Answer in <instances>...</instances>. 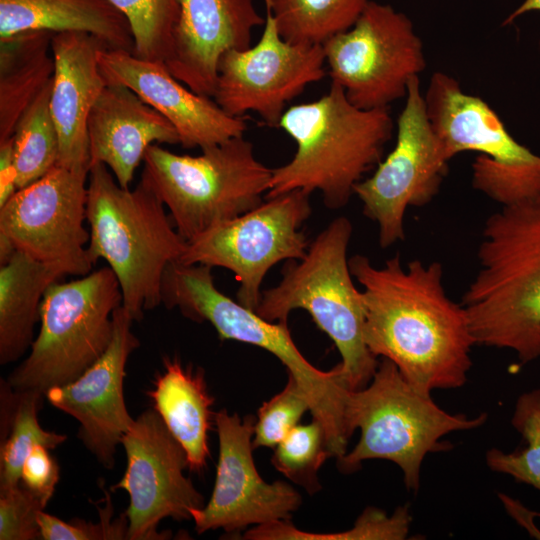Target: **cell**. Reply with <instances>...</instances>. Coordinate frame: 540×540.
I'll return each instance as SVG.
<instances>
[{
    "mask_svg": "<svg viewBox=\"0 0 540 540\" xmlns=\"http://www.w3.org/2000/svg\"><path fill=\"white\" fill-rule=\"evenodd\" d=\"M348 262L363 287L369 351L392 361L424 392L463 386L476 342L466 310L445 292L441 263L412 260L404 266L399 253L382 267L359 254Z\"/></svg>",
    "mask_w": 540,
    "mask_h": 540,
    "instance_id": "cell-1",
    "label": "cell"
},
{
    "mask_svg": "<svg viewBox=\"0 0 540 540\" xmlns=\"http://www.w3.org/2000/svg\"><path fill=\"white\" fill-rule=\"evenodd\" d=\"M462 298L476 344L540 358V194L488 217Z\"/></svg>",
    "mask_w": 540,
    "mask_h": 540,
    "instance_id": "cell-2",
    "label": "cell"
},
{
    "mask_svg": "<svg viewBox=\"0 0 540 540\" xmlns=\"http://www.w3.org/2000/svg\"><path fill=\"white\" fill-rule=\"evenodd\" d=\"M278 127L297 149L289 162L273 168L266 197L319 191L329 209L349 202L355 186L382 161L394 132L389 107L358 108L335 82L315 101L287 108Z\"/></svg>",
    "mask_w": 540,
    "mask_h": 540,
    "instance_id": "cell-3",
    "label": "cell"
},
{
    "mask_svg": "<svg viewBox=\"0 0 540 540\" xmlns=\"http://www.w3.org/2000/svg\"><path fill=\"white\" fill-rule=\"evenodd\" d=\"M86 219L90 261H107L120 284L122 307L133 321H140L145 310L162 303L165 269L180 260L187 241L145 183L123 188L103 163L89 169Z\"/></svg>",
    "mask_w": 540,
    "mask_h": 540,
    "instance_id": "cell-4",
    "label": "cell"
},
{
    "mask_svg": "<svg viewBox=\"0 0 540 540\" xmlns=\"http://www.w3.org/2000/svg\"><path fill=\"white\" fill-rule=\"evenodd\" d=\"M212 268L172 262L165 269L161 300L187 318L208 321L222 340L258 346L277 357L307 397L313 419L323 427L332 457L346 454L353 434L348 420L352 391L341 363L329 371L313 366L295 345L287 323L270 322L220 292Z\"/></svg>",
    "mask_w": 540,
    "mask_h": 540,
    "instance_id": "cell-5",
    "label": "cell"
},
{
    "mask_svg": "<svg viewBox=\"0 0 540 540\" xmlns=\"http://www.w3.org/2000/svg\"><path fill=\"white\" fill-rule=\"evenodd\" d=\"M352 230L346 217L331 221L303 258L286 261L281 281L262 291L255 312L270 322L287 323L293 310L307 311L337 347L350 387L359 390L371 381L378 362L364 340L363 295L347 259Z\"/></svg>",
    "mask_w": 540,
    "mask_h": 540,
    "instance_id": "cell-6",
    "label": "cell"
},
{
    "mask_svg": "<svg viewBox=\"0 0 540 540\" xmlns=\"http://www.w3.org/2000/svg\"><path fill=\"white\" fill-rule=\"evenodd\" d=\"M143 163L141 181L169 209L187 242L262 203L273 172L256 158L244 135L204 148L198 156L152 144Z\"/></svg>",
    "mask_w": 540,
    "mask_h": 540,
    "instance_id": "cell-7",
    "label": "cell"
},
{
    "mask_svg": "<svg viewBox=\"0 0 540 540\" xmlns=\"http://www.w3.org/2000/svg\"><path fill=\"white\" fill-rule=\"evenodd\" d=\"M348 420L361 436L352 451L338 459L340 470L353 472L368 459L389 460L401 468L406 487L416 491L425 456L448 449L441 438L481 426L487 414L469 418L444 411L431 393L414 387L392 361L383 358L371 383L352 391Z\"/></svg>",
    "mask_w": 540,
    "mask_h": 540,
    "instance_id": "cell-8",
    "label": "cell"
},
{
    "mask_svg": "<svg viewBox=\"0 0 540 540\" xmlns=\"http://www.w3.org/2000/svg\"><path fill=\"white\" fill-rule=\"evenodd\" d=\"M121 305L120 284L110 267L51 284L40 306L39 333L27 358L9 375V386L45 395L76 380L109 347L113 313Z\"/></svg>",
    "mask_w": 540,
    "mask_h": 540,
    "instance_id": "cell-9",
    "label": "cell"
},
{
    "mask_svg": "<svg viewBox=\"0 0 540 540\" xmlns=\"http://www.w3.org/2000/svg\"><path fill=\"white\" fill-rule=\"evenodd\" d=\"M310 195L293 190L267 198L188 241L178 262L230 270L240 282L238 302L255 311L266 273L306 254L309 244L301 226L311 215Z\"/></svg>",
    "mask_w": 540,
    "mask_h": 540,
    "instance_id": "cell-10",
    "label": "cell"
},
{
    "mask_svg": "<svg viewBox=\"0 0 540 540\" xmlns=\"http://www.w3.org/2000/svg\"><path fill=\"white\" fill-rule=\"evenodd\" d=\"M331 82L361 109L388 108L406 96L426 68L423 43L411 19L369 0L355 24L323 45Z\"/></svg>",
    "mask_w": 540,
    "mask_h": 540,
    "instance_id": "cell-11",
    "label": "cell"
},
{
    "mask_svg": "<svg viewBox=\"0 0 540 540\" xmlns=\"http://www.w3.org/2000/svg\"><path fill=\"white\" fill-rule=\"evenodd\" d=\"M405 98L393 149L374 173L354 188L364 215L378 225L382 248L405 238L406 210L432 201L450 161L428 120L419 76L410 80Z\"/></svg>",
    "mask_w": 540,
    "mask_h": 540,
    "instance_id": "cell-12",
    "label": "cell"
},
{
    "mask_svg": "<svg viewBox=\"0 0 540 540\" xmlns=\"http://www.w3.org/2000/svg\"><path fill=\"white\" fill-rule=\"evenodd\" d=\"M89 173L56 165L35 182L18 189L0 207V235L26 255L64 275L90 273L84 227Z\"/></svg>",
    "mask_w": 540,
    "mask_h": 540,
    "instance_id": "cell-13",
    "label": "cell"
},
{
    "mask_svg": "<svg viewBox=\"0 0 540 540\" xmlns=\"http://www.w3.org/2000/svg\"><path fill=\"white\" fill-rule=\"evenodd\" d=\"M323 46L285 41L271 10L265 5V24L258 42L229 50L220 58L214 101L230 116L257 113L278 127L286 104L325 76Z\"/></svg>",
    "mask_w": 540,
    "mask_h": 540,
    "instance_id": "cell-14",
    "label": "cell"
},
{
    "mask_svg": "<svg viewBox=\"0 0 540 540\" xmlns=\"http://www.w3.org/2000/svg\"><path fill=\"white\" fill-rule=\"evenodd\" d=\"M127 458L123 477L113 489L129 495L125 512L127 539L158 540L170 535L158 532L161 520H192L191 511L202 508L204 500L184 475L187 455L154 409L134 419L121 440Z\"/></svg>",
    "mask_w": 540,
    "mask_h": 540,
    "instance_id": "cell-15",
    "label": "cell"
},
{
    "mask_svg": "<svg viewBox=\"0 0 540 540\" xmlns=\"http://www.w3.org/2000/svg\"><path fill=\"white\" fill-rule=\"evenodd\" d=\"M257 418L214 414L219 455L213 492L207 504L191 511L196 531L223 529L239 533L250 525L289 520L302 503L300 494L284 481L265 482L252 456Z\"/></svg>",
    "mask_w": 540,
    "mask_h": 540,
    "instance_id": "cell-16",
    "label": "cell"
},
{
    "mask_svg": "<svg viewBox=\"0 0 540 540\" xmlns=\"http://www.w3.org/2000/svg\"><path fill=\"white\" fill-rule=\"evenodd\" d=\"M114 333L105 353L76 380L49 388L46 399L75 418L78 437L105 468H112L117 445L131 427L124 399L125 368L140 342L131 330L133 320L119 306L113 313Z\"/></svg>",
    "mask_w": 540,
    "mask_h": 540,
    "instance_id": "cell-17",
    "label": "cell"
},
{
    "mask_svg": "<svg viewBox=\"0 0 540 540\" xmlns=\"http://www.w3.org/2000/svg\"><path fill=\"white\" fill-rule=\"evenodd\" d=\"M100 71L107 84H120L136 93L177 130L186 149L222 143L244 135V117L228 115L211 97L195 93L159 62L133 53L103 47L98 53Z\"/></svg>",
    "mask_w": 540,
    "mask_h": 540,
    "instance_id": "cell-18",
    "label": "cell"
},
{
    "mask_svg": "<svg viewBox=\"0 0 540 540\" xmlns=\"http://www.w3.org/2000/svg\"><path fill=\"white\" fill-rule=\"evenodd\" d=\"M428 120L451 159L464 151L491 158L505 175L540 187V156L517 142L497 113L437 71L423 93Z\"/></svg>",
    "mask_w": 540,
    "mask_h": 540,
    "instance_id": "cell-19",
    "label": "cell"
},
{
    "mask_svg": "<svg viewBox=\"0 0 540 540\" xmlns=\"http://www.w3.org/2000/svg\"><path fill=\"white\" fill-rule=\"evenodd\" d=\"M264 24L255 0H179L165 66L192 91L212 98L222 55L250 47L253 30Z\"/></svg>",
    "mask_w": 540,
    "mask_h": 540,
    "instance_id": "cell-20",
    "label": "cell"
},
{
    "mask_svg": "<svg viewBox=\"0 0 540 540\" xmlns=\"http://www.w3.org/2000/svg\"><path fill=\"white\" fill-rule=\"evenodd\" d=\"M103 47L97 37L84 32L52 36L55 70L50 109L59 137L57 165L70 170L89 173L88 116L107 85L98 62Z\"/></svg>",
    "mask_w": 540,
    "mask_h": 540,
    "instance_id": "cell-21",
    "label": "cell"
},
{
    "mask_svg": "<svg viewBox=\"0 0 540 540\" xmlns=\"http://www.w3.org/2000/svg\"><path fill=\"white\" fill-rule=\"evenodd\" d=\"M90 166L103 163L129 188L152 144H179L175 127L124 85L107 84L87 121Z\"/></svg>",
    "mask_w": 540,
    "mask_h": 540,
    "instance_id": "cell-22",
    "label": "cell"
},
{
    "mask_svg": "<svg viewBox=\"0 0 540 540\" xmlns=\"http://www.w3.org/2000/svg\"><path fill=\"white\" fill-rule=\"evenodd\" d=\"M32 30L84 32L134 53L131 26L108 0H0V40Z\"/></svg>",
    "mask_w": 540,
    "mask_h": 540,
    "instance_id": "cell-23",
    "label": "cell"
},
{
    "mask_svg": "<svg viewBox=\"0 0 540 540\" xmlns=\"http://www.w3.org/2000/svg\"><path fill=\"white\" fill-rule=\"evenodd\" d=\"M154 388L148 391L153 409L186 452L188 468L201 472L209 457L208 432L214 414V398L209 394L204 371L184 367L176 358L163 359Z\"/></svg>",
    "mask_w": 540,
    "mask_h": 540,
    "instance_id": "cell-24",
    "label": "cell"
},
{
    "mask_svg": "<svg viewBox=\"0 0 540 540\" xmlns=\"http://www.w3.org/2000/svg\"><path fill=\"white\" fill-rule=\"evenodd\" d=\"M65 275L17 250L0 266V364L18 360L34 341L48 287Z\"/></svg>",
    "mask_w": 540,
    "mask_h": 540,
    "instance_id": "cell-25",
    "label": "cell"
},
{
    "mask_svg": "<svg viewBox=\"0 0 540 540\" xmlns=\"http://www.w3.org/2000/svg\"><path fill=\"white\" fill-rule=\"evenodd\" d=\"M52 36L32 30L0 40V142L13 137L21 115L53 78Z\"/></svg>",
    "mask_w": 540,
    "mask_h": 540,
    "instance_id": "cell-26",
    "label": "cell"
},
{
    "mask_svg": "<svg viewBox=\"0 0 540 540\" xmlns=\"http://www.w3.org/2000/svg\"><path fill=\"white\" fill-rule=\"evenodd\" d=\"M43 397L33 390H14L1 381L0 490L20 483L23 463L35 446L55 449L67 439L40 426L38 410Z\"/></svg>",
    "mask_w": 540,
    "mask_h": 540,
    "instance_id": "cell-27",
    "label": "cell"
},
{
    "mask_svg": "<svg viewBox=\"0 0 540 540\" xmlns=\"http://www.w3.org/2000/svg\"><path fill=\"white\" fill-rule=\"evenodd\" d=\"M369 0H264L280 36L287 42L323 46L349 30Z\"/></svg>",
    "mask_w": 540,
    "mask_h": 540,
    "instance_id": "cell-28",
    "label": "cell"
},
{
    "mask_svg": "<svg viewBox=\"0 0 540 540\" xmlns=\"http://www.w3.org/2000/svg\"><path fill=\"white\" fill-rule=\"evenodd\" d=\"M51 89L52 80L27 107L15 127L13 150L18 189L40 179L58 163L59 137L50 109Z\"/></svg>",
    "mask_w": 540,
    "mask_h": 540,
    "instance_id": "cell-29",
    "label": "cell"
},
{
    "mask_svg": "<svg viewBox=\"0 0 540 540\" xmlns=\"http://www.w3.org/2000/svg\"><path fill=\"white\" fill-rule=\"evenodd\" d=\"M128 20L134 55L166 64L179 18V0H108Z\"/></svg>",
    "mask_w": 540,
    "mask_h": 540,
    "instance_id": "cell-30",
    "label": "cell"
},
{
    "mask_svg": "<svg viewBox=\"0 0 540 540\" xmlns=\"http://www.w3.org/2000/svg\"><path fill=\"white\" fill-rule=\"evenodd\" d=\"M525 446L512 453L493 448L487 451L488 467L540 490V388L523 393L511 419Z\"/></svg>",
    "mask_w": 540,
    "mask_h": 540,
    "instance_id": "cell-31",
    "label": "cell"
},
{
    "mask_svg": "<svg viewBox=\"0 0 540 540\" xmlns=\"http://www.w3.org/2000/svg\"><path fill=\"white\" fill-rule=\"evenodd\" d=\"M332 457L322 425L315 419L309 424L295 426L275 447L273 466L308 493L320 489L318 470Z\"/></svg>",
    "mask_w": 540,
    "mask_h": 540,
    "instance_id": "cell-32",
    "label": "cell"
},
{
    "mask_svg": "<svg viewBox=\"0 0 540 540\" xmlns=\"http://www.w3.org/2000/svg\"><path fill=\"white\" fill-rule=\"evenodd\" d=\"M397 531L396 521L384 511L369 508L357 519L355 526L339 533H309L294 527L289 520H277L259 524L244 533L251 540H335V539H393Z\"/></svg>",
    "mask_w": 540,
    "mask_h": 540,
    "instance_id": "cell-33",
    "label": "cell"
},
{
    "mask_svg": "<svg viewBox=\"0 0 540 540\" xmlns=\"http://www.w3.org/2000/svg\"><path fill=\"white\" fill-rule=\"evenodd\" d=\"M310 410L306 395L289 375L284 389L258 410L252 439L253 448H275Z\"/></svg>",
    "mask_w": 540,
    "mask_h": 540,
    "instance_id": "cell-34",
    "label": "cell"
},
{
    "mask_svg": "<svg viewBox=\"0 0 540 540\" xmlns=\"http://www.w3.org/2000/svg\"><path fill=\"white\" fill-rule=\"evenodd\" d=\"M113 507L109 494L104 508H99L97 523L81 519L64 521L44 511L39 514L38 523L44 540H123L127 539L128 519L123 513L112 519Z\"/></svg>",
    "mask_w": 540,
    "mask_h": 540,
    "instance_id": "cell-35",
    "label": "cell"
},
{
    "mask_svg": "<svg viewBox=\"0 0 540 540\" xmlns=\"http://www.w3.org/2000/svg\"><path fill=\"white\" fill-rule=\"evenodd\" d=\"M47 504L21 483L0 490V539H42L38 518Z\"/></svg>",
    "mask_w": 540,
    "mask_h": 540,
    "instance_id": "cell-36",
    "label": "cell"
},
{
    "mask_svg": "<svg viewBox=\"0 0 540 540\" xmlns=\"http://www.w3.org/2000/svg\"><path fill=\"white\" fill-rule=\"evenodd\" d=\"M49 449L35 446L25 459L20 483L36 495L49 502L59 481L60 469Z\"/></svg>",
    "mask_w": 540,
    "mask_h": 540,
    "instance_id": "cell-37",
    "label": "cell"
},
{
    "mask_svg": "<svg viewBox=\"0 0 540 540\" xmlns=\"http://www.w3.org/2000/svg\"><path fill=\"white\" fill-rule=\"evenodd\" d=\"M16 177L12 137L0 142V207L18 190Z\"/></svg>",
    "mask_w": 540,
    "mask_h": 540,
    "instance_id": "cell-38",
    "label": "cell"
},
{
    "mask_svg": "<svg viewBox=\"0 0 540 540\" xmlns=\"http://www.w3.org/2000/svg\"><path fill=\"white\" fill-rule=\"evenodd\" d=\"M532 11L540 12V0H524L520 6L507 16L502 25H509L521 15Z\"/></svg>",
    "mask_w": 540,
    "mask_h": 540,
    "instance_id": "cell-39",
    "label": "cell"
}]
</instances>
